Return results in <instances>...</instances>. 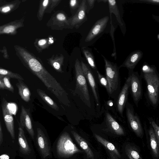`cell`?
<instances>
[{
	"label": "cell",
	"mask_w": 159,
	"mask_h": 159,
	"mask_svg": "<svg viewBox=\"0 0 159 159\" xmlns=\"http://www.w3.org/2000/svg\"><path fill=\"white\" fill-rule=\"evenodd\" d=\"M55 153L59 159H77L82 158L85 152L78 147L70 134L67 132H63L57 139L54 148Z\"/></svg>",
	"instance_id": "1"
},
{
	"label": "cell",
	"mask_w": 159,
	"mask_h": 159,
	"mask_svg": "<svg viewBox=\"0 0 159 159\" xmlns=\"http://www.w3.org/2000/svg\"><path fill=\"white\" fill-rule=\"evenodd\" d=\"M101 55L105 63V76L109 86L108 96L115 99L119 93L120 89V68L116 63L111 61L104 56Z\"/></svg>",
	"instance_id": "2"
},
{
	"label": "cell",
	"mask_w": 159,
	"mask_h": 159,
	"mask_svg": "<svg viewBox=\"0 0 159 159\" xmlns=\"http://www.w3.org/2000/svg\"><path fill=\"white\" fill-rule=\"evenodd\" d=\"M75 68L76 87L74 93L78 95L86 105L90 108V96L86 79L83 72L81 63L78 58L75 60Z\"/></svg>",
	"instance_id": "3"
},
{
	"label": "cell",
	"mask_w": 159,
	"mask_h": 159,
	"mask_svg": "<svg viewBox=\"0 0 159 159\" xmlns=\"http://www.w3.org/2000/svg\"><path fill=\"white\" fill-rule=\"evenodd\" d=\"M140 76L143 78L146 82L147 97L149 103L153 107H156L158 104L159 91V78L157 72L141 74Z\"/></svg>",
	"instance_id": "4"
},
{
	"label": "cell",
	"mask_w": 159,
	"mask_h": 159,
	"mask_svg": "<svg viewBox=\"0 0 159 159\" xmlns=\"http://www.w3.org/2000/svg\"><path fill=\"white\" fill-rule=\"evenodd\" d=\"M69 18L67 14L62 10L56 11L46 23V26L52 30H62L64 29H73L71 26Z\"/></svg>",
	"instance_id": "5"
},
{
	"label": "cell",
	"mask_w": 159,
	"mask_h": 159,
	"mask_svg": "<svg viewBox=\"0 0 159 159\" xmlns=\"http://www.w3.org/2000/svg\"><path fill=\"white\" fill-rule=\"evenodd\" d=\"M36 142L41 157L48 159L52 157L51 143L47 135L40 128H37Z\"/></svg>",
	"instance_id": "6"
},
{
	"label": "cell",
	"mask_w": 159,
	"mask_h": 159,
	"mask_svg": "<svg viewBox=\"0 0 159 159\" xmlns=\"http://www.w3.org/2000/svg\"><path fill=\"white\" fill-rule=\"evenodd\" d=\"M125 107L127 119L129 126L137 136L141 137L143 129L139 116L130 103L127 102Z\"/></svg>",
	"instance_id": "7"
},
{
	"label": "cell",
	"mask_w": 159,
	"mask_h": 159,
	"mask_svg": "<svg viewBox=\"0 0 159 159\" xmlns=\"http://www.w3.org/2000/svg\"><path fill=\"white\" fill-rule=\"evenodd\" d=\"M130 77L131 93L133 101L138 107L142 96V87L141 78L138 72L133 71L128 74Z\"/></svg>",
	"instance_id": "8"
},
{
	"label": "cell",
	"mask_w": 159,
	"mask_h": 159,
	"mask_svg": "<svg viewBox=\"0 0 159 159\" xmlns=\"http://www.w3.org/2000/svg\"><path fill=\"white\" fill-rule=\"evenodd\" d=\"M130 86V77L128 75L121 90L120 92L116 98L115 103V106L117 111L123 118V113L127 102L129 90Z\"/></svg>",
	"instance_id": "9"
},
{
	"label": "cell",
	"mask_w": 159,
	"mask_h": 159,
	"mask_svg": "<svg viewBox=\"0 0 159 159\" xmlns=\"http://www.w3.org/2000/svg\"><path fill=\"white\" fill-rule=\"evenodd\" d=\"M86 0L81 1L79 7L73 16L69 18V22L72 29H78L87 20L86 15Z\"/></svg>",
	"instance_id": "10"
},
{
	"label": "cell",
	"mask_w": 159,
	"mask_h": 159,
	"mask_svg": "<svg viewBox=\"0 0 159 159\" xmlns=\"http://www.w3.org/2000/svg\"><path fill=\"white\" fill-rule=\"evenodd\" d=\"M81 65L84 74L89 82L93 93L96 105L100 106V100L97 85L93 74L88 66L82 61Z\"/></svg>",
	"instance_id": "11"
},
{
	"label": "cell",
	"mask_w": 159,
	"mask_h": 159,
	"mask_svg": "<svg viewBox=\"0 0 159 159\" xmlns=\"http://www.w3.org/2000/svg\"><path fill=\"white\" fill-rule=\"evenodd\" d=\"M108 16H105L97 20L90 30L85 41L89 42L98 37L104 32L109 20Z\"/></svg>",
	"instance_id": "12"
},
{
	"label": "cell",
	"mask_w": 159,
	"mask_h": 159,
	"mask_svg": "<svg viewBox=\"0 0 159 159\" xmlns=\"http://www.w3.org/2000/svg\"><path fill=\"white\" fill-rule=\"evenodd\" d=\"M143 55V52L139 50L132 52L119 66V68L125 67L128 70V74L134 71L136 66L142 58Z\"/></svg>",
	"instance_id": "13"
},
{
	"label": "cell",
	"mask_w": 159,
	"mask_h": 159,
	"mask_svg": "<svg viewBox=\"0 0 159 159\" xmlns=\"http://www.w3.org/2000/svg\"><path fill=\"white\" fill-rule=\"evenodd\" d=\"M2 108L3 116L7 129L12 139L14 140L15 132L14 119L8 108L7 102L4 98L2 100Z\"/></svg>",
	"instance_id": "14"
},
{
	"label": "cell",
	"mask_w": 159,
	"mask_h": 159,
	"mask_svg": "<svg viewBox=\"0 0 159 159\" xmlns=\"http://www.w3.org/2000/svg\"><path fill=\"white\" fill-rule=\"evenodd\" d=\"M18 123L23 129L25 127L32 139H34V133L29 111L23 106H21L20 123Z\"/></svg>",
	"instance_id": "15"
},
{
	"label": "cell",
	"mask_w": 159,
	"mask_h": 159,
	"mask_svg": "<svg viewBox=\"0 0 159 159\" xmlns=\"http://www.w3.org/2000/svg\"><path fill=\"white\" fill-rule=\"evenodd\" d=\"M23 19L16 20L0 26V35H13L17 32V30L24 26Z\"/></svg>",
	"instance_id": "16"
},
{
	"label": "cell",
	"mask_w": 159,
	"mask_h": 159,
	"mask_svg": "<svg viewBox=\"0 0 159 159\" xmlns=\"http://www.w3.org/2000/svg\"><path fill=\"white\" fill-rule=\"evenodd\" d=\"M105 118L107 126L111 131L117 135L124 134V131L122 127L107 111L105 112Z\"/></svg>",
	"instance_id": "17"
},
{
	"label": "cell",
	"mask_w": 159,
	"mask_h": 159,
	"mask_svg": "<svg viewBox=\"0 0 159 159\" xmlns=\"http://www.w3.org/2000/svg\"><path fill=\"white\" fill-rule=\"evenodd\" d=\"M70 132L77 143L86 153L87 158L94 159V154L86 140L75 131L72 130Z\"/></svg>",
	"instance_id": "18"
},
{
	"label": "cell",
	"mask_w": 159,
	"mask_h": 159,
	"mask_svg": "<svg viewBox=\"0 0 159 159\" xmlns=\"http://www.w3.org/2000/svg\"><path fill=\"white\" fill-rule=\"evenodd\" d=\"M19 125L18 140L20 150L24 154L29 155L30 153L31 150L26 139L23 129L19 124Z\"/></svg>",
	"instance_id": "19"
},
{
	"label": "cell",
	"mask_w": 159,
	"mask_h": 159,
	"mask_svg": "<svg viewBox=\"0 0 159 159\" xmlns=\"http://www.w3.org/2000/svg\"><path fill=\"white\" fill-rule=\"evenodd\" d=\"M64 57L62 54L53 55L52 56L47 59L48 63L57 71L62 73V66L63 64Z\"/></svg>",
	"instance_id": "20"
},
{
	"label": "cell",
	"mask_w": 159,
	"mask_h": 159,
	"mask_svg": "<svg viewBox=\"0 0 159 159\" xmlns=\"http://www.w3.org/2000/svg\"><path fill=\"white\" fill-rule=\"evenodd\" d=\"M55 39L51 35L47 38L35 39L34 42V45L38 52L48 48L54 42Z\"/></svg>",
	"instance_id": "21"
},
{
	"label": "cell",
	"mask_w": 159,
	"mask_h": 159,
	"mask_svg": "<svg viewBox=\"0 0 159 159\" xmlns=\"http://www.w3.org/2000/svg\"><path fill=\"white\" fill-rule=\"evenodd\" d=\"M16 84L18 90V93L22 99L26 102L30 100L31 93L30 89L22 80H18Z\"/></svg>",
	"instance_id": "22"
},
{
	"label": "cell",
	"mask_w": 159,
	"mask_h": 159,
	"mask_svg": "<svg viewBox=\"0 0 159 159\" xmlns=\"http://www.w3.org/2000/svg\"><path fill=\"white\" fill-rule=\"evenodd\" d=\"M20 3V1L18 0L8 2L3 0L0 3V12L2 13H10L17 9Z\"/></svg>",
	"instance_id": "23"
},
{
	"label": "cell",
	"mask_w": 159,
	"mask_h": 159,
	"mask_svg": "<svg viewBox=\"0 0 159 159\" xmlns=\"http://www.w3.org/2000/svg\"><path fill=\"white\" fill-rule=\"evenodd\" d=\"M94 135L97 140L103 145L108 150V151L113 153L118 158L121 157L119 151L112 143L99 135L95 134Z\"/></svg>",
	"instance_id": "24"
},
{
	"label": "cell",
	"mask_w": 159,
	"mask_h": 159,
	"mask_svg": "<svg viewBox=\"0 0 159 159\" xmlns=\"http://www.w3.org/2000/svg\"><path fill=\"white\" fill-rule=\"evenodd\" d=\"M150 135V145L154 156L156 158L159 157V145L154 131L152 128L151 127L149 131Z\"/></svg>",
	"instance_id": "25"
},
{
	"label": "cell",
	"mask_w": 159,
	"mask_h": 159,
	"mask_svg": "<svg viewBox=\"0 0 159 159\" xmlns=\"http://www.w3.org/2000/svg\"><path fill=\"white\" fill-rule=\"evenodd\" d=\"M83 53L90 67L97 72V70L95 58L91 49L87 47L82 48Z\"/></svg>",
	"instance_id": "26"
},
{
	"label": "cell",
	"mask_w": 159,
	"mask_h": 159,
	"mask_svg": "<svg viewBox=\"0 0 159 159\" xmlns=\"http://www.w3.org/2000/svg\"><path fill=\"white\" fill-rule=\"evenodd\" d=\"M37 92L42 100L50 107L55 111L59 110V107L56 103L43 91L38 89H37Z\"/></svg>",
	"instance_id": "27"
},
{
	"label": "cell",
	"mask_w": 159,
	"mask_h": 159,
	"mask_svg": "<svg viewBox=\"0 0 159 159\" xmlns=\"http://www.w3.org/2000/svg\"><path fill=\"white\" fill-rule=\"evenodd\" d=\"M107 2L109 5L110 13L111 14L113 13L114 14L121 28L124 24L120 18L119 11L116 1L115 0H108Z\"/></svg>",
	"instance_id": "28"
},
{
	"label": "cell",
	"mask_w": 159,
	"mask_h": 159,
	"mask_svg": "<svg viewBox=\"0 0 159 159\" xmlns=\"http://www.w3.org/2000/svg\"><path fill=\"white\" fill-rule=\"evenodd\" d=\"M125 153L129 159H143L135 147L127 145L125 147Z\"/></svg>",
	"instance_id": "29"
},
{
	"label": "cell",
	"mask_w": 159,
	"mask_h": 159,
	"mask_svg": "<svg viewBox=\"0 0 159 159\" xmlns=\"http://www.w3.org/2000/svg\"><path fill=\"white\" fill-rule=\"evenodd\" d=\"M50 0H40L37 12V16L39 21L42 20L44 14L47 9Z\"/></svg>",
	"instance_id": "30"
},
{
	"label": "cell",
	"mask_w": 159,
	"mask_h": 159,
	"mask_svg": "<svg viewBox=\"0 0 159 159\" xmlns=\"http://www.w3.org/2000/svg\"><path fill=\"white\" fill-rule=\"evenodd\" d=\"M0 76H7L11 78L23 81L24 78L18 73L13 72L10 70L0 67Z\"/></svg>",
	"instance_id": "31"
},
{
	"label": "cell",
	"mask_w": 159,
	"mask_h": 159,
	"mask_svg": "<svg viewBox=\"0 0 159 159\" xmlns=\"http://www.w3.org/2000/svg\"><path fill=\"white\" fill-rule=\"evenodd\" d=\"M97 74L99 84L106 89L108 95L110 91L109 86L105 75H102L98 70L97 71Z\"/></svg>",
	"instance_id": "32"
},
{
	"label": "cell",
	"mask_w": 159,
	"mask_h": 159,
	"mask_svg": "<svg viewBox=\"0 0 159 159\" xmlns=\"http://www.w3.org/2000/svg\"><path fill=\"white\" fill-rule=\"evenodd\" d=\"M157 72L154 65H149L146 62L144 63L141 70V74L154 73Z\"/></svg>",
	"instance_id": "33"
},
{
	"label": "cell",
	"mask_w": 159,
	"mask_h": 159,
	"mask_svg": "<svg viewBox=\"0 0 159 159\" xmlns=\"http://www.w3.org/2000/svg\"><path fill=\"white\" fill-rule=\"evenodd\" d=\"M8 77L0 76V80L3 83L6 89H7L11 92H14V88L11 83L10 79Z\"/></svg>",
	"instance_id": "34"
},
{
	"label": "cell",
	"mask_w": 159,
	"mask_h": 159,
	"mask_svg": "<svg viewBox=\"0 0 159 159\" xmlns=\"http://www.w3.org/2000/svg\"><path fill=\"white\" fill-rule=\"evenodd\" d=\"M80 1L70 0L69 1V7L72 16L74 15L77 11L80 6Z\"/></svg>",
	"instance_id": "35"
},
{
	"label": "cell",
	"mask_w": 159,
	"mask_h": 159,
	"mask_svg": "<svg viewBox=\"0 0 159 159\" xmlns=\"http://www.w3.org/2000/svg\"><path fill=\"white\" fill-rule=\"evenodd\" d=\"M61 0H50V3L46 9L45 13H50L61 2Z\"/></svg>",
	"instance_id": "36"
},
{
	"label": "cell",
	"mask_w": 159,
	"mask_h": 159,
	"mask_svg": "<svg viewBox=\"0 0 159 159\" xmlns=\"http://www.w3.org/2000/svg\"><path fill=\"white\" fill-rule=\"evenodd\" d=\"M150 124L152 126L158 143L159 144V127L152 118H148Z\"/></svg>",
	"instance_id": "37"
},
{
	"label": "cell",
	"mask_w": 159,
	"mask_h": 159,
	"mask_svg": "<svg viewBox=\"0 0 159 159\" xmlns=\"http://www.w3.org/2000/svg\"><path fill=\"white\" fill-rule=\"evenodd\" d=\"M110 23L111 24V29L110 32V35L112 39L114 45L113 51V52L111 54V56L113 57H114L115 59L116 60V53L114 35V30H115V29L113 25V24H112V22L111 20L110 21Z\"/></svg>",
	"instance_id": "38"
},
{
	"label": "cell",
	"mask_w": 159,
	"mask_h": 159,
	"mask_svg": "<svg viewBox=\"0 0 159 159\" xmlns=\"http://www.w3.org/2000/svg\"><path fill=\"white\" fill-rule=\"evenodd\" d=\"M131 2L133 3H146L155 5H158L159 4V0H132Z\"/></svg>",
	"instance_id": "39"
},
{
	"label": "cell",
	"mask_w": 159,
	"mask_h": 159,
	"mask_svg": "<svg viewBox=\"0 0 159 159\" xmlns=\"http://www.w3.org/2000/svg\"><path fill=\"white\" fill-rule=\"evenodd\" d=\"M96 1V0H86V12L87 13L93 8Z\"/></svg>",
	"instance_id": "40"
},
{
	"label": "cell",
	"mask_w": 159,
	"mask_h": 159,
	"mask_svg": "<svg viewBox=\"0 0 159 159\" xmlns=\"http://www.w3.org/2000/svg\"><path fill=\"white\" fill-rule=\"evenodd\" d=\"M3 140V135L1 127V123L0 121V146L2 144Z\"/></svg>",
	"instance_id": "41"
},
{
	"label": "cell",
	"mask_w": 159,
	"mask_h": 159,
	"mask_svg": "<svg viewBox=\"0 0 159 159\" xmlns=\"http://www.w3.org/2000/svg\"><path fill=\"white\" fill-rule=\"evenodd\" d=\"M108 152L111 159H119L113 153L109 151Z\"/></svg>",
	"instance_id": "42"
},
{
	"label": "cell",
	"mask_w": 159,
	"mask_h": 159,
	"mask_svg": "<svg viewBox=\"0 0 159 159\" xmlns=\"http://www.w3.org/2000/svg\"><path fill=\"white\" fill-rule=\"evenodd\" d=\"M10 157L7 154H3L0 156V159H9Z\"/></svg>",
	"instance_id": "43"
},
{
	"label": "cell",
	"mask_w": 159,
	"mask_h": 159,
	"mask_svg": "<svg viewBox=\"0 0 159 159\" xmlns=\"http://www.w3.org/2000/svg\"><path fill=\"white\" fill-rule=\"evenodd\" d=\"M0 89H6V88L5 87L3 83L0 80Z\"/></svg>",
	"instance_id": "44"
},
{
	"label": "cell",
	"mask_w": 159,
	"mask_h": 159,
	"mask_svg": "<svg viewBox=\"0 0 159 159\" xmlns=\"http://www.w3.org/2000/svg\"><path fill=\"white\" fill-rule=\"evenodd\" d=\"M107 0H98L97 1L98 2H107Z\"/></svg>",
	"instance_id": "45"
},
{
	"label": "cell",
	"mask_w": 159,
	"mask_h": 159,
	"mask_svg": "<svg viewBox=\"0 0 159 159\" xmlns=\"http://www.w3.org/2000/svg\"><path fill=\"white\" fill-rule=\"evenodd\" d=\"M2 1H3L2 0H0V3H1L2 2Z\"/></svg>",
	"instance_id": "46"
},
{
	"label": "cell",
	"mask_w": 159,
	"mask_h": 159,
	"mask_svg": "<svg viewBox=\"0 0 159 159\" xmlns=\"http://www.w3.org/2000/svg\"></svg>",
	"instance_id": "47"
}]
</instances>
